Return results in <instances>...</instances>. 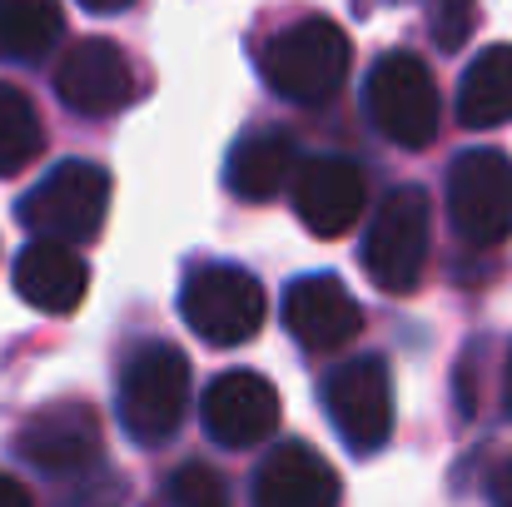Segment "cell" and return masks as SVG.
Returning a JSON list of instances; mask_svg holds the SVG:
<instances>
[{"label": "cell", "instance_id": "2e32d148", "mask_svg": "<svg viewBox=\"0 0 512 507\" xmlns=\"http://www.w3.org/2000/svg\"><path fill=\"white\" fill-rule=\"evenodd\" d=\"M299 169V145L289 130H249L239 135V145L229 150V165H224V179L234 189V199L244 204H269L274 194L289 189Z\"/></svg>", "mask_w": 512, "mask_h": 507}, {"label": "cell", "instance_id": "9c48e42d", "mask_svg": "<svg viewBox=\"0 0 512 507\" xmlns=\"http://www.w3.org/2000/svg\"><path fill=\"white\" fill-rule=\"evenodd\" d=\"M15 458L50 473V478L95 468L100 463V418H95V408L80 403V398L35 408L15 433Z\"/></svg>", "mask_w": 512, "mask_h": 507}, {"label": "cell", "instance_id": "7402d4cb", "mask_svg": "<svg viewBox=\"0 0 512 507\" xmlns=\"http://www.w3.org/2000/svg\"><path fill=\"white\" fill-rule=\"evenodd\" d=\"M488 503H493V507H512V458H503V463L488 473Z\"/></svg>", "mask_w": 512, "mask_h": 507}, {"label": "cell", "instance_id": "3957f363", "mask_svg": "<svg viewBox=\"0 0 512 507\" xmlns=\"http://www.w3.org/2000/svg\"><path fill=\"white\" fill-rule=\"evenodd\" d=\"M428 254H433V204H428V189H418V184L388 189V199L378 204L373 224L363 229V249H358L363 274L383 294H413L423 284Z\"/></svg>", "mask_w": 512, "mask_h": 507}, {"label": "cell", "instance_id": "277c9868", "mask_svg": "<svg viewBox=\"0 0 512 507\" xmlns=\"http://www.w3.org/2000/svg\"><path fill=\"white\" fill-rule=\"evenodd\" d=\"M363 110L398 150H428L438 140V85L413 50H388L373 60L363 80Z\"/></svg>", "mask_w": 512, "mask_h": 507}, {"label": "cell", "instance_id": "52a82bcc", "mask_svg": "<svg viewBox=\"0 0 512 507\" xmlns=\"http://www.w3.org/2000/svg\"><path fill=\"white\" fill-rule=\"evenodd\" d=\"M319 403L343 438V448L358 458H373L393 438V373L373 353H358L329 368L319 383Z\"/></svg>", "mask_w": 512, "mask_h": 507}, {"label": "cell", "instance_id": "ba28073f", "mask_svg": "<svg viewBox=\"0 0 512 507\" xmlns=\"http://www.w3.org/2000/svg\"><path fill=\"white\" fill-rule=\"evenodd\" d=\"M448 219L473 249L512 239V160L503 150H463L448 165Z\"/></svg>", "mask_w": 512, "mask_h": 507}, {"label": "cell", "instance_id": "e0dca14e", "mask_svg": "<svg viewBox=\"0 0 512 507\" xmlns=\"http://www.w3.org/2000/svg\"><path fill=\"white\" fill-rule=\"evenodd\" d=\"M458 120L468 130H498L512 120V45H488L458 80Z\"/></svg>", "mask_w": 512, "mask_h": 507}, {"label": "cell", "instance_id": "603a6c76", "mask_svg": "<svg viewBox=\"0 0 512 507\" xmlns=\"http://www.w3.org/2000/svg\"><path fill=\"white\" fill-rule=\"evenodd\" d=\"M0 507H35L30 488H25L15 473H5V468H0Z\"/></svg>", "mask_w": 512, "mask_h": 507}, {"label": "cell", "instance_id": "8fae6325", "mask_svg": "<svg viewBox=\"0 0 512 507\" xmlns=\"http://www.w3.org/2000/svg\"><path fill=\"white\" fill-rule=\"evenodd\" d=\"M135 90H140V80H135L130 55L115 40H100V35L95 40H75L65 50V60L55 65V95L75 115L125 110L135 100Z\"/></svg>", "mask_w": 512, "mask_h": 507}, {"label": "cell", "instance_id": "30bf717a", "mask_svg": "<svg viewBox=\"0 0 512 507\" xmlns=\"http://www.w3.org/2000/svg\"><path fill=\"white\" fill-rule=\"evenodd\" d=\"M199 423L219 448H254L279 428V388L254 368H229L204 388Z\"/></svg>", "mask_w": 512, "mask_h": 507}, {"label": "cell", "instance_id": "9a60e30c", "mask_svg": "<svg viewBox=\"0 0 512 507\" xmlns=\"http://www.w3.org/2000/svg\"><path fill=\"white\" fill-rule=\"evenodd\" d=\"M254 507H339V473L309 443H279L254 473Z\"/></svg>", "mask_w": 512, "mask_h": 507}, {"label": "cell", "instance_id": "5b68a950", "mask_svg": "<svg viewBox=\"0 0 512 507\" xmlns=\"http://www.w3.org/2000/svg\"><path fill=\"white\" fill-rule=\"evenodd\" d=\"M179 314H184L189 334H199L214 348H234L264 329L269 294L239 264H204L179 284Z\"/></svg>", "mask_w": 512, "mask_h": 507}, {"label": "cell", "instance_id": "6da1fadb", "mask_svg": "<svg viewBox=\"0 0 512 507\" xmlns=\"http://www.w3.org/2000/svg\"><path fill=\"white\" fill-rule=\"evenodd\" d=\"M189 408V358L174 343H140L120 368L115 413L130 443L160 448L170 443Z\"/></svg>", "mask_w": 512, "mask_h": 507}, {"label": "cell", "instance_id": "ac0fdd59", "mask_svg": "<svg viewBox=\"0 0 512 507\" xmlns=\"http://www.w3.org/2000/svg\"><path fill=\"white\" fill-rule=\"evenodd\" d=\"M65 35L60 0H0V55L35 65L45 60Z\"/></svg>", "mask_w": 512, "mask_h": 507}, {"label": "cell", "instance_id": "8992f818", "mask_svg": "<svg viewBox=\"0 0 512 507\" xmlns=\"http://www.w3.org/2000/svg\"><path fill=\"white\" fill-rule=\"evenodd\" d=\"M15 214L35 239L90 244L110 214V174L90 160H65L20 199Z\"/></svg>", "mask_w": 512, "mask_h": 507}, {"label": "cell", "instance_id": "d6986e66", "mask_svg": "<svg viewBox=\"0 0 512 507\" xmlns=\"http://www.w3.org/2000/svg\"><path fill=\"white\" fill-rule=\"evenodd\" d=\"M40 150H45V125L35 100L0 80V179L20 174Z\"/></svg>", "mask_w": 512, "mask_h": 507}, {"label": "cell", "instance_id": "44dd1931", "mask_svg": "<svg viewBox=\"0 0 512 507\" xmlns=\"http://www.w3.org/2000/svg\"><path fill=\"white\" fill-rule=\"evenodd\" d=\"M428 25H433L438 50H463V40H468L473 25H478V0H433Z\"/></svg>", "mask_w": 512, "mask_h": 507}, {"label": "cell", "instance_id": "d4e9b609", "mask_svg": "<svg viewBox=\"0 0 512 507\" xmlns=\"http://www.w3.org/2000/svg\"><path fill=\"white\" fill-rule=\"evenodd\" d=\"M503 408H508V418H512V353H508V373H503Z\"/></svg>", "mask_w": 512, "mask_h": 507}, {"label": "cell", "instance_id": "7c38bea8", "mask_svg": "<svg viewBox=\"0 0 512 507\" xmlns=\"http://www.w3.org/2000/svg\"><path fill=\"white\" fill-rule=\"evenodd\" d=\"M289 199H294V214L299 224L314 234V239H343L358 214H363V199H368V179L353 160H339V155H319L309 165L294 169L289 179Z\"/></svg>", "mask_w": 512, "mask_h": 507}, {"label": "cell", "instance_id": "5bb4252c", "mask_svg": "<svg viewBox=\"0 0 512 507\" xmlns=\"http://www.w3.org/2000/svg\"><path fill=\"white\" fill-rule=\"evenodd\" d=\"M10 279H15V294L40 314H75L85 304V289H90L85 259L70 244H55V239H30L15 254Z\"/></svg>", "mask_w": 512, "mask_h": 507}, {"label": "cell", "instance_id": "cb8c5ba5", "mask_svg": "<svg viewBox=\"0 0 512 507\" xmlns=\"http://www.w3.org/2000/svg\"><path fill=\"white\" fill-rule=\"evenodd\" d=\"M75 5H85L90 15H120V10H130L135 0H75Z\"/></svg>", "mask_w": 512, "mask_h": 507}, {"label": "cell", "instance_id": "ffe728a7", "mask_svg": "<svg viewBox=\"0 0 512 507\" xmlns=\"http://www.w3.org/2000/svg\"><path fill=\"white\" fill-rule=\"evenodd\" d=\"M170 503L174 507H229V483L209 468V463H184L170 478Z\"/></svg>", "mask_w": 512, "mask_h": 507}, {"label": "cell", "instance_id": "4fadbf2b", "mask_svg": "<svg viewBox=\"0 0 512 507\" xmlns=\"http://www.w3.org/2000/svg\"><path fill=\"white\" fill-rule=\"evenodd\" d=\"M279 314H284V329L314 353L348 348L363 334V309H358V299L348 294V284L339 274H299L284 289Z\"/></svg>", "mask_w": 512, "mask_h": 507}, {"label": "cell", "instance_id": "7a4b0ae2", "mask_svg": "<svg viewBox=\"0 0 512 507\" xmlns=\"http://www.w3.org/2000/svg\"><path fill=\"white\" fill-rule=\"evenodd\" d=\"M353 45L329 15H304L264 45V80L289 105H324L348 80Z\"/></svg>", "mask_w": 512, "mask_h": 507}]
</instances>
